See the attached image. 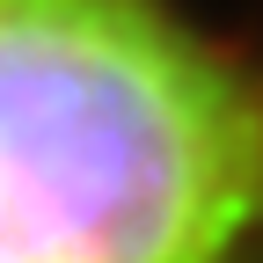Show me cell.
<instances>
[{
	"label": "cell",
	"instance_id": "cell-1",
	"mask_svg": "<svg viewBox=\"0 0 263 263\" xmlns=\"http://www.w3.org/2000/svg\"><path fill=\"white\" fill-rule=\"evenodd\" d=\"M263 241V73L168 0H0V263H241Z\"/></svg>",
	"mask_w": 263,
	"mask_h": 263
}]
</instances>
